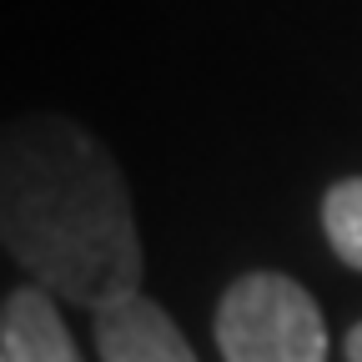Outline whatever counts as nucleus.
Listing matches in <instances>:
<instances>
[{"instance_id":"0eeeda50","label":"nucleus","mask_w":362,"mask_h":362,"mask_svg":"<svg viewBox=\"0 0 362 362\" xmlns=\"http://www.w3.org/2000/svg\"><path fill=\"white\" fill-rule=\"evenodd\" d=\"M0 362H6V352H0Z\"/></svg>"},{"instance_id":"39448f33","label":"nucleus","mask_w":362,"mask_h":362,"mask_svg":"<svg viewBox=\"0 0 362 362\" xmlns=\"http://www.w3.org/2000/svg\"><path fill=\"white\" fill-rule=\"evenodd\" d=\"M322 232L332 242V252L362 272V176H347L337 187H327L322 197Z\"/></svg>"},{"instance_id":"20e7f679","label":"nucleus","mask_w":362,"mask_h":362,"mask_svg":"<svg viewBox=\"0 0 362 362\" xmlns=\"http://www.w3.org/2000/svg\"><path fill=\"white\" fill-rule=\"evenodd\" d=\"M0 352L6 362H86L61 302L40 287H16L0 302Z\"/></svg>"},{"instance_id":"7ed1b4c3","label":"nucleus","mask_w":362,"mask_h":362,"mask_svg":"<svg viewBox=\"0 0 362 362\" xmlns=\"http://www.w3.org/2000/svg\"><path fill=\"white\" fill-rule=\"evenodd\" d=\"M96 347L101 362H197L171 312L141 292L96 312Z\"/></svg>"},{"instance_id":"f03ea898","label":"nucleus","mask_w":362,"mask_h":362,"mask_svg":"<svg viewBox=\"0 0 362 362\" xmlns=\"http://www.w3.org/2000/svg\"><path fill=\"white\" fill-rule=\"evenodd\" d=\"M216 347L226 362H327V322L282 272H247L221 292Z\"/></svg>"},{"instance_id":"423d86ee","label":"nucleus","mask_w":362,"mask_h":362,"mask_svg":"<svg viewBox=\"0 0 362 362\" xmlns=\"http://www.w3.org/2000/svg\"><path fill=\"white\" fill-rule=\"evenodd\" d=\"M347 362H362V322L347 332Z\"/></svg>"},{"instance_id":"f257e3e1","label":"nucleus","mask_w":362,"mask_h":362,"mask_svg":"<svg viewBox=\"0 0 362 362\" xmlns=\"http://www.w3.org/2000/svg\"><path fill=\"white\" fill-rule=\"evenodd\" d=\"M0 252L30 287L101 312L141 292V232L131 187L101 136L76 116L0 121Z\"/></svg>"}]
</instances>
